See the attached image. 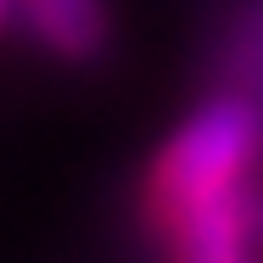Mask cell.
Instances as JSON below:
<instances>
[{
	"mask_svg": "<svg viewBox=\"0 0 263 263\" xmlns=\"http://www.w3.org/2000/svg\"><path fill=\"white\" fill-rule=\"evenodd\" d=\"M252 174H263V101L241 90H208L146 157L135 185V218L157 247L185 213L241 191Z\"/></svg>",
	"mask_w": 263,
	"mask_h": 263,
	"instance_id": "6da1fadb",
	"label": "cell"
},
{
	"mask_svg": "<svg viewBox=\"0 0 263 263\" xmlns=\"http://www.w3.org/2000/svg\"><path fill=\"white\" fill-rule=\"evenodd\" d=\"M11 23L45 62L73 67V73L101 67L118 40L106 0H11Z\"/></svg>",
	"mask_w": 263,
	"mask_h": 263,
	"instance_id": "7a4b0ae2",
	"label": "cell"
},
{
	"mask_svg": "<svg viewBox=\"0 0 263 263\" xmlns=\"http://www.w3.org/2000/svg\"><path fill=\"white\" fill-rule=\"evenodd\" d=\"M208 90H241L263 101V0H230L202 40Z\"/></svg>",
	"mask_w": 263,
	"mask_h": 263,
	"instance_id": "3957f363",
	"label": "cell"
},
{
	"mask_svg": "<svg viewBox=\"0 0 263 263\" xmlns=\"http://www.w3.org/2000/svg\"><path fill=\"white\" fill-rule=\"evenodd\" d=\"M11 28V0H0V34Z\"/></svg>",
	"mask_w": 263,
	"mask_h": 263,
	"instance_id": "277c9868",
	"label": "cell"
}]
</instances>
